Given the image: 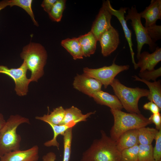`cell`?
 <instances>
[{"instance_id":"ab89813d","label":"cell","mask_w":161,"mask_h":161,"mask_svg":"<svg viewBox=\"0 0 161 161\" xmlns=\"http://www.w3.org/2000/svg\"></svg>"},{"instance_id":"ba28073f","label":"cell","mask_w":161,"mask_h":161,"mask_svg":"<svg viewBox=\"0 0 161 161\" xmlns=\"http://www.w3.org/2000/svg\"><path fill=\"white\" fill-rule=\"evenodd\" d=\"M28 70L24 61L17 68H10L6 66L0 65V74L6 75L14 80V90L16 95L19 96H25L28 92L29 86L31 82L27 76Z\"/></svg>"},{"instance_id":"603a6c76","label":"cell","mask_w":161,"mask_h":161,"mask_svg":"<svg viewBox=\"0 0 161 161\" xmlns=\"http://www.w3.org/2000/svg\"><path fill=\"white\" fill-rule=\"evenodd\" d=\"M65 112V109L61 106L54 109L49 114H44L41 116H36L35 119L47 124L49 123L55 125H61L64 116Z\"/></svg>"},{"instance_id":"d6a6232c","label":"cell","mask_w":161,"mask_h":161,"mask_svg":"<svg viewBox=\"0 0 161 161\" xmlns=\"http://www.w3.org/2000/svg\"><path fill=\"white\" fill-rule=\"evenodd\" d=\"M148 118L155 124L156 129L158 131L161 130V115L160 112L152 114Z\"/></svg>"},{"instance_id":"7402d4cb","label":"cell","mask_w":161,"mask_h":161,"mask_svg":"<svg viewBox=\"0 0 161 161\" xmlns=\"http://www.w3.org/2000/svg\"><path fill=\"white\" fill-rule=\"evenodd\" d=\"M47 124L52 129L53 136L51 140L45 142L44 145L47 147L55 146L59 150V144L57 140V137L59 135L63 136L67 130L73 128L77 123L75 122H71L66 124L61 125H55L49 123Z\"/></svg>"},{"instance_id":"8992f818","label":"cell","mask_w":161,"mask_h":161,"mask_svg":"<svg viewBox=\"0 0 161 161\" xmlns=\"http://www.w3.org/2000/svg\"><path fill=\"white\" fill-rule=\"evenodd\" d=\"M127 21L131 20V25L134 31L137 43V59L141 53L143 47L145 44L148 45L150 50H155L157 47V44L152 40L146 28L142 24L141 21V17L139 13L136 9V6H132L129 8L128 14L125 17Z\"/></svg>"},{"instance_id":"277c9868","label":"cell","mask_w":161,"mask_h":161,"mask_svg":"<svg viewBox=\"0 0 161 161\" xmlns=\"http://www.w3.org/2000/svg\"><path fill=\"white\" fill-rule=\"evenodd\" d=\"M114 124L110 131L111 138L116 141L123 133L128 130L146 127L152 123L140 114L126 113L120 110L110 109Z\"/></svg>"},{"instance_id":"f1b7e54d","label":"cell","mask_w":161,"mask_h":161,"mask_svg":"<svg viewBox=\"0 0 161 161\" xmlns=\"http://www.w3.org/2000/svg\"><path fill=\"white\" fill-rule=\"evenodd\" d=\"M139 145L125 149L121 152L120 161H138Z\"/></svg>"},{"instance_id":"ffe728a7","label":"cell","mask_w":161,"mask_h":161,"mask_svg":"<svg viewBox=\"0 0 161 161\" xmlns=\"http://www.w3.org/2000/svg\"><path fill=\"white\" fill-rule=\"evenodd\" d=\"M96 112H91L83 114L79 109L72 106L65 109L64 116L61 125L66 124L71 122H75L78 123L81 122L86 121L87 119L92 114H95Z\"/></svg>"},{"instance_id":"836d02e7","label":"cell","mask_w":161,"mask_h":161,"mask_svg":"<svg viewBox=\"0 0 161 161\" xmlns=\"http://www.w3.org/2000/svg\"><path fill=\"white\" fill-rule=\"evenodd\" d=\"M143 108L145 110H149L152 114L160 112L161 110V109L156 104L151 101L145 103Z\"/></svg>"},{"instance_id":"30bf717a","label":"cell","mask_w":161,"mask_h":161,"mask_svg":"<svg viewBox=\"0 0 161 161\" xmlns=\"http://www.w3.org/2000/svg\"><path fill=\"white\" fill-rule=\"evenodd\" d=\"M102 84L97 80L83 73L77 74L73 83L76 90L91 97L95 92L101 90Z\"/></svg>"},{"instance_id":"3957f363","label":"cell","mask_w":161,"mask_h":161,"mask_svg":"<svg viewBox=\"0 0 161 161\" xmlns=\"http://www.w3.org/2000/svg\"><path fill=\"white\" fill-rule=\"evenodd\" d=\"M30 124L29 119L19 114L12 115L6 121L0 133V157L10 152L20 150L21 136L18 127L23 123Z\"/></svg>"},{"instance_id":"7a4b0ae2","label":"cell","mask_w":161,"mask_h":161,"mask_svg":"<svg viewBox=\"0 0 161 161\" xmlns=\"http://www.w3.org/2000/svg\"><path fill=\"white\" fill-rule=\"evenodd\" d=\"M28 70L31 72V82H38L44 74L47 54L45 48L40 44L30 42L24 47L20 54Z\"/></svg>"},{"instance_id":"f546056e","label":"cell","mask_w":161,"mask_h":161,"mask_svg":"<svg viewBox=\"0 0 161 161\" xmlns=\"http://www.w3.org/2000/svg\"><path fill=\"white\" fill-rule=\"evenodd\" d=\"M140 77L142 79L149 81L150 80L155 81L157 79L161 76V68L155 69L151 70H145L140 72L138 74Z\"/></svg>"},{"instance_id":"52a82bcc","label":"cell","mask_w":161,"mask_h":161,"mask_svg":"<svg viewBox=\"0 0 161 161\" xmlns=\"http://www.w3.org/2000/svg\"><path fill=\"white\" fill-rule=\"evenodd\" d=\"M129 68V65L116 64L114 60L110 66L97 69L85 67L83 72L84 74L99 81L104 86V88H106L117 75L121 72L128 70Z\"/></svg>"},{"instance_id":"8fae6325","label":"cell","mask_w":161,"mask_h":161,"mask_svg":"<svg viewBox=\"0 0 161 161\" xmlns=\"http://www.w3.org/2000/svg\"><path fill=\"white\" fill-rule=\"evenodd\" d=\"M98 41L102 54L104 57L108 56L116 49L119 44L118 32L112 26L102 34Z\"/></svg>"},{"instance_id":"6da1fadb","label":"cell","mask_w":161,"mask_h":161,"mask_svg":"<svg viewBox=\"0 0 161 161\" xmlns=\"http://www.w3.org/2000/svg\"><path fill=\"white\" fill-rule=\"evenodd\" d=\"M101 138L93 140L82 154L81 161H120L121 152L117 149L116 142L100 131Z\"/></svg>"},{"instance_id":"d590c367","label":"cell","mask_w":161,"mask_h":161,"mask_svg":"<svg viewBox=\"0 0 161 161\" xmlns=\"http://www.w3.org/2000/svg\"><path fill=\"white\" fill-rule=\"evenodd\" d=\"M56 155L53 152H49L42 157L43 161H55L56 159Z\"/></svg>"},{"instance_id":"e575fe53","label":"cell","mask_w":161,"mask_h":161,"mask_svg":"<svg viewBox=\"0 0 161 161\" xmlns=\"http://www.w3.org/2000/svg\"><path fill=\"white\" fill-rule=\"evenodd\" d=\"M56 1L57 0H44L41 6L44 10L48 14Z\"/></svg>"},{"instance_id":"4dcf8cb0","label":"cell","mask_w":161,"mask_h":161,"mask_svg":"<svg viewBox=\"0 0 161 161\" xmlns=\"http://www.w3.org/2000/svg\"><path fill=\"white\" fill-rule=\"evenodd\" d=\"M148 34L153 41L155 43L161 38V26L156 24L145 27Z\"/></svg>"},{"instance_id":"f35d334b","label":"cell","mask_w":161,"mask_h":161,"mask_svg":"<svg viewBox=\"0 0 161 161\" xmlns=\"http://www.w3.org/2000/svg\"><path fill=\"white\" fill-rule=\"evenodd\" d=\"M155 161H161V159L158 160H155Z\"/></svg>"},{"instance_id":"5b68a950","label":"cell","mask_w":161,"mask_h":161,"mask_svg":"<svg viewBox=\"0 0 161 161\" xmlns=\"http://www.w3.org/2000/svg\"><path fill=\"white\" fill-rule=\"evenodd\" d=\"M110 85L123 108L127 112L141 113L138 107L139 101L141 98L148 96L149 92L148 90L138 87L133 88L127 87L116 78L113 80Z\"/></svg>"},{"instance_id":"8d00e7d4","label":"cell","mask_w":161,"mask_h":161,"mask_svg":"<svg viewBox=\"0 0 161 161\" xmlns=\"http://www.w3.org/2000/svg\"><path fill=\"white\" fill-rule=\"evenodd\" d=\"M6 121L3 114L0 113V133Z\"/></svg>"},{"instance_id":"4316f807","label":"cell","mask_w":161,"mask_h":161,"mask_svg":"<svg viewBox=\"0 0 161 161\" xmlns=\"http://www.w3.org/2000/svg\"><path fill=\"white\" fill-rule=\"evenodd\" d=\"M72 128L67 130L63 135L64 153L62 161H69L71 154Z\"/></svg>"},{"instance_id":"d4e9b609","label":"cell","mask_w":161,"mask_h":161,"mask_svg":"<svg viewBox=\"0 0 161 161\" xmlns=\"http://www.w3.org/2000/svg\"><path fill=\"white\" fill-rule=\"evenodd\" d=\"M66 1L57 0L48 13L49 18L54 21L60 22L65 8Z\"/></svg>"},{"instance_id":"9c48e42d","label":"cell","mask_w":161,"mask_h":161,"mask_svg":"<svg viewBox=\"0 0 161 161\" xmlns=\"http://www.w3.org/2000/svg\"><path fill=\"white\" fill-rule=\"evenodd\" d=\"M112 16L107 8L106 1H103L90 31L98 41L102 34L112 26L111 24Z\"/></svg>"},{"instance_id":"60d3db41","label":"cell","mask_w":161,"mask_h":161,"mask_svg":"<svg viewBox=\"0 0 161 161\" xmlns=\"http://www.w3.org/2000/svg\"></svg>"},{"instance_id":"e0dca14e","label":"cell","mask_w":161,"mask_h":161,"mask_svg":"<svg viewBox=\"0 0 161 161\" xmlns=\"http://www.w3.org/2000/svg\"><path fill=\"white\" fill-rule=\"evenodd\" d=\"M137 129L130 130L122 134L115 141L117 148L120 152L123 150L139 145Z\"/></svg>"},{"instance_id":"484cf974","label":"cell","mask_w":161,"mask_h":161,"mask_svg":"<svg viewBox=\"0 0 161 161\" xmlns=\"http://www.w3.org/2000/svg\"><path fill=\"white\" fill-rule=\"evenodd\" d=\"M32 0H9V6L10 7L17 6L24 9L30 16L34 24L37 26L38 24L35 19L32 9Z\"/></svg>"},{"instance_id":"1f68e13d","label":"cell","mask_w":161,"mask_h":161,"mask_svg":"<svg viewBox=\"0 0 161 161\" xmlns=\"http://www.w3.org/2000/svg\"><path fill=\"white\" fill-rule=\"evenodd\" d=\"M154 140L155 144L153 149V157L155 160L161 159V130L157 133Z\"/></svg>"},{"instance_id":"83f0119b","label":"cell","mask_w":161,"mask_h":161,"mask_svg":"<svg viewBox=\"0 0 161 161\" xmlns=\"http://www.w3.org/2000/svg\"><path fill=\"white\" fill-rule=\"evenodd\" d=\"M153 146L139 145L138 161H155L153 157Z\"/></svg>"},{"instance_id":"cb8c5ba5","label":"cell","mask_w":161,"mask_h":161,"mask_svg":"<svg viewBox=\"0 0 161 161\" xmlns=\"http://www.w3.org/2000/svg\"><path fill=\"white\" fill-rule=\"evenodd\" d=\"M138 130L139 144L143 145L151 144L158 131L155 128L146 127Z\"/></svg>"},{"instance_id":"ac0fdd59","label":"cell","mask_w":161,"mask_h":161,"mask_svg":"<svg viewBox=\"0 0 161 161\" xmlns=\"http://www.w3.org/2000/svg\"><path fill=\"white\" fill-rule=\"evenodd\" d=\"M134 80L143 82L146 84L149 89L148 99L156 104L161 109V82L160 80L151 82L142 79L136 75L133 76Z\"/></svg>"},{"instance_id":"d6986e66","label":"cell","mask_w":161,"mask_h":161,"mask_svg":"<svg viewBox=\"0 0 161 161\" xmlns=\"http://www.w3.org/2000/svg\"><path fill=\"white\" fill-rule=\"evenodd\" d=\"M78 38L81 47L83 57H90L95 53L98 41L90 31Z\"/></svg>"},{"instance_id":"74e56055","label":"cell","mask_w":161,"mask_h":161,"mask_svg":"<svg viewBox=\"0 0 161 161\" xmlns=\"http://www.w3.org/2000/svg\"><path fill=\"white\" fill-rule=\"evenodd\" d=\"M9 5V0H3L0 1V11Z\"/></svg>"},{"instance_id":"44dd1931","label":"cell","mask_w":161,"mask_h":161,"mask_svg":"<svg viewBox=\"0 0 161 161\" xmlns=\"http://www.w3.org/2000/svg\"><path fill=\"white\" fill-rule=\"evenodd\" d=\"M61 44L72 55L74 59L83 58L82 49L78 38L64 39L61 41Z\"/></svg>"},{"instance_id":"7c38bea8","label":"cell","mask_w":161,"mask_h":161,"mask_svg":"<svg viewBox=\"0 0 161 161\" xmlns=\"http://www.w3.org/2000/svg\"><path fill=\"white\" fill-rule=\"evenodd\" d=\"M107 8L112 15L116 16L119 20L123 29L125 38L128 43L131 52L132 62L134 64V68L137 69L136 63L135 62L134 58V53L133 51V46L132 41V31L130 30L127 25L126 21L125 19V14L127 9V7H122L119 10H116L113 8L109 0L106 1Z\"/></svg>"},{"instance_id":"4fadbf2b","label":"cell","mask_w":161,"mask_h":161,"mask_svg":"<svg viewBox=\"0 0 161 161\" xmlns=\"http://www.w3.org/2000/svg\"><path fill=\"white\" fill-rule=\"evenodd\" d=\"M39 147L35 145L27 150L12 151L0 158V161H37L39 159Z\"/></svg>"},{"instance_id":"9a60e30c","label":"cell","mask_w":161,"mask_h":161,"mask_svg":"<svg viewBox=\"0 0 161 161\" xmlns=\"http://www.w3.org/2000/svg\"><path fill=\"white\" fill-rule=\"evenodd\" d=\"M139 13L141 18L145 20V27L156 24L157 20L161 19V0H152L149 5Z\"/></svg>"},{"instance_id":"2e32d148","label":"cell","mask_w":161,"mask_h":161,"mask_svg":"<svg viewBox=\"0 0 161 161\" xmlns=\"http://www.w3.org/2000/svg\"><path fill=\"white\" fill-rule=\"evenodd\" d=\"M91 97L97 103L106 106L110 109L121 110L123 108L120 101L115 95L102 90L93 94Z\"/></svg>"},{"instance_id":"5bb4252c","label":"cell","mask_w":161,"mask_h":161,"mask_svg":"<svg viewBox=\"0 0 161 161\" xmlns=\"http://www.w3.org/2000/svg\"><path fill=\"white\" fill-rule=\"evenodd\" d=\"M138 59L137 68H140V72L153 70L161 61V48L157 46L151 53L144 51L140 53Z\"/></svg>"}]
</instances>
